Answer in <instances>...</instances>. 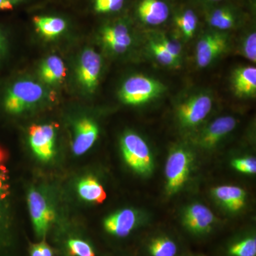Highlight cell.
Instances as JSON below:
<instances>
[{
    "label": "cell",
    "instance_id": "cell-36",
    "mask_svg": "<svg viewBox=\"0 0 256 256\" xmlns=\"http://www.w3.org/2000/svg\"><path fill=\"white\" fill-rule=\"evenodd\" d=\"M206 1L210 2H218L222 1V0H206Z\"/></svg>",
    "mask_w": 256,
    "mask_h": 256
},
{
    "label": "cell",
    "instance_id": "cell-4",
    "mask_svg": "<svg viewBox=\"0 0 256 256\" xmlns=\"http://www.w3.org/2000/svg\"><path fill=\"white\" fill-rule=\"evenodd\" d=\"M213 100L207 94L192 96L178 108V118L184 127L193 128L201 124L212 108Z\"/></svg>",
    "mask_w": 256,
    "mask_h": 256
},
{
    "label": "cell",
    "instance_id": "cell-3",
    "mask_svg": "<svg viewBox=\"0 0 256 256\" xmlns=\"http://www.w3.org/2000/svg\"><path fill=\"white\" fill-rule=\"evenodd\" d=\"M121 148L124 160L136 172L143 175L150 174L153 162L149 148L140 136L133 132L124 134L121 140Z\"/></svg>",
    "mask_w": 256,
    "mask_h": 256
},
{
    "label": "cell",
    "instance_id": "cell-7",
    "mask_svg": "<svg viewBox=\"0 0 256 256\" xmlns=\"http://www.w3.org/2000/svg\"><path fill=\"white\" fill-rule=\"evenodd\" d=\"M28 204L36 235L44 237L54 220V213L44 196L36 190H32L28 193Z\"/></svg>",
    "mask_w": 256,
    "mask_h": 256
},
{
    "label": "cell",
    "instance_id": "cell-2",
    "mask_svg": "<svg viewBox=\"0 0 256 256\" xmlns=\"http://www.w3.org/2000/svg\"><path fill=\"white\" fill-rule=\"evenodd\" d=\"M44 96L43 87L32 80L15 82L5 96V110L12 114H18L40 102Z\"/></svg>",
    "mask_w": 256,
    "mask_h": 256
},
{
    "label": "cell",
    "instance_id": "cell-9",
    "mask_svg": "<svg viewBox=\"0 0 256 256\" xmlns=\"http://www.w3.org/2000/svg\"><path fill=\"white\" fill-rule=\"evenodd\" d=\"M30 142L34 152L42 160H50L54 154L55 130L50 124L33 126L30 129Z\"/></svg>",
    "mask_w": 256,
    "mask_h": 256
},
{
    "label": "cell",
    "instance_id": "cell-8",
    "mask_svg": "<svg viewBox=\"0 0 256 256\" xmlns=\"http://www.w3.org/2000/svg\"><path fill=\"white\" fill-rule=\"evenodd\" d=\"M102 60L100 56L92 48L82 52L78 66V78L82 86L89 92H94L98 82Z\"/></svg>",
    "mask_w": 256,
    "mask_h": 256
},
{
    "label": "cell",
    "instance_id": "cell-34",
    "mask_svg": "<svg viewBox=\"0 0 256 256\" xmlns=\"http://www.w3.org/2000/svg\"><path fill=\"white\" fill-rule=\"evenodd\" d=\"M5 159H6V153L2 148H0V165L4 161Z\"/></svg>",
    "mask_w": 256,
    "mask_h": 256
},
{
    "label": "cell",
    "instance_id": "cell-1",
    "mask_svg": "<svg viewBox=\"0 0 256 256\" xmlns=\"http://www.w3.org/2000/svg\"><path fill=\"white\" fill-rule=\"evenodd\" d=\"M162 82L150 77L136 75L124 82L120 90V97L128 105H141L153 100L164 92Z\"/></svg>",
    "mask_w": 256,
    "mask_h": 256
},
{
    "label": "cell",
    "instance_id": "cell-29",
    "mask_svg": "<svg viewBox=\"0 0 256 256\" xmlns=\"http://www.w3.org/2000/svg\"><path fill=\"white\" fill-rule=\"evenodd\" d=\"M242 53L248 60L254 63L256 62V32H252L244 40L242 44Z\"/></svg>",
    "mask_w": 256,
    "mask_h": 256
},
{
    "label": "cell",
    "instance_id": "cell-30",
    "mask_svg": "<svg viewBox=\"0 0 256 256\" xmlns=\"http://www.w3.org/2000/svg\"><path fill=\"white\" fill-rule=\"evenodd\" d=\"M158 42L162 45L163 46L168 50L170 54L176 58V60H180L182 54V47L180 44L178 42L174 41V40H170L166 36H162Z\"/></svg>",
    "mask_w": 256,
    "mask_h": 256
},
{
    "label": "cell",
    "instance_id": "cell-14",
    "mask_svg": "<svg viewBox=\"0 0 256 256\" xmlns=\"http://www.w3.org/2000/svg\"><path fill=\"white\" fill-rule=\"evenodd\" d=\"M98 128L92 120L82 119L76 124L73 151L76 156L84 154L88 150L97 140Z\"/></svg>",
    "mask_w": 256,
    "mask_h": 256
},
{
    "label": "cell",
    "instance_id": "cell-6",
    "mask_svg": "<svg viewBox=\"0 0 256 256\" xmlns=\"http://www.w3.org/2000/svg\"><path fill=\"white\" fill-rule=\"evenodd\" d=\"M228 45V37L222 34L215 32L202 36L196 45L197 65L201 68L208 66L225 52Z\"/></svg>",
    "mask_w": 256,
    "mask_h": 256
},
{
    "label": "cell",
    "instance_id": "cell-33",
    "mask_svg": "<svg viewBox=\"0 0 256 256\" xmlns=\"http://www.w3.org/2000/svg\"><path fill=\"white\" fill-rule=\"evenodd\" d=\"M31 256H43L38 244L34 245L31 248Z\"/></svg>",
    "mask_w": 256,
    "mask_h": 256
},
{
    "label": "cell",
    "instance_id": "cell-10",
    "mask_svg": "<svg viewBox=\"0 0 256 256\" xmlns=\"http://www.w3.org/2000/svg\"><path fill=\"white\" fill-rule=\"evenodd\" d=\"M236 126V120L230 116L218 118L205 128L197 137V143L204 148L214 146L220 140L232 132Z\"/></svg>",
    "mask_w": 256,
    "mask_h": 256
},
{
    "label": "cell",
    "instance_id": "cell-17",
    "mask_svg": "<svg viewBox=\"0 0 256 256\" xmlns=\"http://www.w3.org/2000/svg\"><path fill=\"white\" fill-rule=\"evenodd\" d=\"M213 194L229 210L234 212L240 210L245 204V192L238 186H218L213 190Z\"/></svg>",
    "mask_w": 256,
    "mask_h": 256
},
{
    "label": "cell",
    "instance_id": "cell-22",
    "mask_svg": "<svg viewBox=\"0 0 256 256\" xmlns=\"http://www.w3.org/2000/svg\"><path fill=\"white\" fill-rule=\"evenodd\" d=\"M174 22L186 38H191L194 36L198 24V18L193 10H184L176 15Z\"/></svg>",
    "mask_w": 256,
    "mask_h": 256
},
{
    "label": "cell",
    "instance_id": "cell-19",
    "mask_svg": "<svg viewBox=\"0 0 256 256\" xmlns=\"http://www.w3.org/2000/svg\"><path fill=\"white\" fill-rule=\"evenodd\" d=\"M236 22V14L228 6L216 8L212 10L208 15V22L210 26L220 31L234 28Z\"/></svg>",
    "mask_w": 256,
    "mask_h": 256
},
{
    "label": "cell",
    "instance_id": "cell-11",
    "mask_svg": "<svg viewBox=\"0 0 256 256\" xmlns=\"http://www.w3.org/2000/svg\"><path fill=\"white\" fill-rule=\"evenodd\" d=\"M169 5L163 0H142L138 5V14L143 23L158 26L169 18Z\"/></svg>",
    "mask_w": 256,
    "mask_h": 256
},
{
    "label": "cell",
    "instance_id": "cell-15",
    "mask_svg": "<svg viewBox=\"0 0 256 256\" xmlns=\"http://www.w3.org/2000/svg\"><path fill=\"white\" fill-rule=\"evenodd\" d=\"M137 223V215L132 210H124L106 218L104 226L108 232L124 237L130 233Z\"/></svg>",
    "mask_w": 256,
    "mask_h": 256
},
{
    "label": "cell",
    "instance_id": "cell-5",
    "mask_svg": "<svg viewBox=\"0 0 256 256\" xmlns=\"http://www.w3.org/2000/svg\"><path fill=\"white\" fill-rule=\"evenodd\" d=\"M191 158L182 149L175 150L166 162V190L169 194L178 192L188 180Z\"/></svg>",
    "mask_w": 256,
    "mask_h": 256
},
{
    "label": "cell",
    "instance_id": "cell-26",
    "mask_svg": "<svg viewBox=\"0 0 256 256\" xmlns=\"http://www.w3.org/2000/svg\"><path fill=\"white\" fill-rule=\"evenodd\" d=\"M68 246L72 255L77 256H95L92 247L88 242L80 239H72Z\"/></svg>",
    "mask_w": 256,
    "mask_h": 256
},
{
    "label": "cell",
    "instance_id": "cell-31",
    "mask_svg": "<svg viewBox=\"0 0 256 256\" xmlns=\"http://www.w3.org/2000/svg\"><path fill=\"white\" fill-rule=\"evenodd\" d=\"M38 245L43 256H53V252H52V249L47 245L46 242H40Z\"/></svg>",
    "mask_w": 256,
    "mask_h": 256
},
{
    "label": "cell",
    "instance_id": "cell-25",
    "mask_svg": "<svg viewBox=\"0 0 256 256\" xmlns=\"http://www.w3.org/2000/svg\"><path fill=\"white\" fill-rule=\"evenodd\" d=\"M230 255L234 256H256V240L255 238H247L234 244L230 248Z\"/></svg>",
    "mask_w": 256,
    "mask_h": 256
},
{
    "label": "cell",
    "instance_id": "cell-18",
    "mask_svg": "<svg viewBox=\"0 0 256 256\" xmlns=\"http://www.w3.org/2000/svg\"><path fill=\"white\" fill-rule=\"evenodd\" d=\"M42 78L47 84H54L62 80L66 76V67L63 60L56 56H50L42 64Z\"/></svg>",
    "mask_w": 256,
    "mask_h": 256
},
{
    "label": "cell",
    "instance_id": "cell-24",
    "mask_svg": "<svg viewBox=\"0 0 256 256\" xmlns=\"http://www.w3.org/2000/svg\"><path fill=\"white\" fill-rule=\"evenodd\" d=\"M152 53L156 60L166 66H174L178 64V60L170 54L168 50L158 41H152L150 43Z\"/></svg>",
    "mask_w": 256,
    "mask_h": 256
},
{
    "label": "cell",
    "instance_id": "cell-35",
    "mask_svg": "<svg viewBox=\"0 0 256 256\" xmlns=\"http://www.w3.org/2000/svg\"><path fill=\"white\" fill-rule=\"evenodd\" d=\"M3 50H4V40H3L2 36L0 34V56L2 53Z\"/></svg>",
    "mask_w": 256,
    "mask_h": 256
},
{
    "label": "cell",
    "instance_id": "cell-16",
    "mask_svg": "<svg viewBox=\"0 0 256 256\" xmlns=\"http://www.w3.org/2000/svg\"><path fill=\"white\" fill-rule=\"evenodd\" d=\"M236 95L239 97H254L256 94V68L254 66L236 69L232 77Z\"/></svg>",
    "mask_w": 256,
    "mask_h": 256
},
{
    "label": "cell",
    "instance_id": "cell-21",
    "mask_svg": "<svg viewBox=\"0 0 256 256\" xmlns=\"http://www.w3.org/2000/svg\"><path fill=\"white\" fill-rule=\"evenodd\" d=\"M38 31L44 36L54 38L58 36L66 30V24L62 18H48V16H36L34 18Z\"/></svg>",
    "mask_w": 256,
    "mask_h": 256
},
{
    "label": "cell",
    "instance_id": "cell-13",
    "mask_svg": "<svg viewBox=\"0 0 256 256\" xmlns=\"http://www.w3.org/2000/svg\"><path fill=\"white\" fill-rule=\"evenodd\" d=\"M213 214L202 204H194L185 212L184 222L190 230L194 233H206L210 230L214 223Z\"/></svg>",
    "mask_w": 256,
    "mask_h": 256
},
{
    "label": "cell",
    "instance_id": "cell-28",
    "mask_svg": "<svg viewBox=\"0 0 256 256\" xmlns=\"http://www.w3.org/2000/svg\"><path fill=\"white\" fill-rule=\"evenodd\" d=\"M232 166L236 170L246 174H255L256 172V161L255 158H246L234 160Z\"/></svg>",
    "mask_w": 256,
    "mask_h": 256
},
{
    "label": "cell",
    "instance_id": "cell-32",
    "mask_svg": "<svg viewBox=\"0 0 256 256\" xmlns=\"http://www.w3.org/2000/svg\"><path fill=\"white\" fill-rule=\"evenodd\" d=\"M14 6L13 0H0V10H11Z\"/></svg>",
    "mask_w": 256,
    "mask_h": 256
},
{
    "label": "cell",
    "instance_id": "cell-23",
    "mask_svg": "<svg viewBox=\"0 0 256 256\" xmlns=\"http://www.w3.org/2000/svg\"><path fill=\"white\" fill-rule=\"evenodd\" d=\"M150 252L152 256H175L176 246L169 238H159L151 242Z\"/></svg>",
    "mask_w": 256,
    "mask_h": 256
},
{
    "label": "cell",
    "instance_id": "cell-20",
    "mask_svg": "<svg viewBox=\"0 0 256 256\" xmlns=\"http://www.w3.org/2000/svg\"><path fill=\"white\" fill-rule=\"evenodd\" d=\"M79 194L86 201L102 203L106 198V193L98 182L92 176L82 178L78 185Z\"/></svg>",
    "mask_w": 256,
    "mask_h": 256
},
{
    "label": "cell",
    "instance_id": "cell-12",
    "mask_svg": "<svg viewBox=\"0 0 256 256\" xmlns=\"http://www.w3.org/2000/svg\"><path fill=\"white\" fill-rule=\"evenodd\" d=\"M101 38L106 46L116 53H124L132 44L129 30L124 24L106 26L101 32Z\"/></svg>",
    "mask_w": 256,
    "mask_h": 256
},
{
    "label": "cell",
    "instance_id": "cell-27",
    "mask_svg": "<svg viewBox=\"0 0 256 256\" xmlns=\"http://www.w3.org/2000/svg\"><path fill=\"white\" fill-rule=\"evenodd\" d=\"M124 0H95V10L98 13L116 12L122 9Z\"/></svg>",
    "mask_w": 256,
    "mask_h": 256
}]
</instances>
